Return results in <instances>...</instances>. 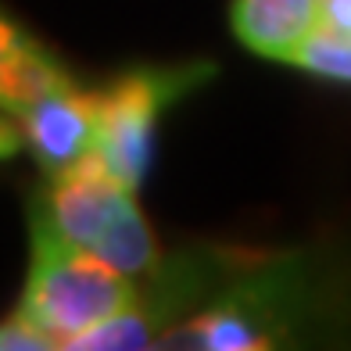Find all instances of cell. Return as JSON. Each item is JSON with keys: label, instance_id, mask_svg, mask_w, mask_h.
<instances>
[{"label": "cell", "instance_id": "cell-2", "mask_svg": "<svg viewBox=\"0 0 351 351\" xmlns=\"http://www.w3.org/2000/svg\"><path fill=\"white\" fill-rule=\"evenodd\" d=\"M29 241L33 254H29V276L19 308L33 315L58 341V348H69L86 330L136 305V280L65 241L36 204L29 212Z\"/></svg>", "mask_w": 351, "mask_h": 351}, {"label": "cell", "instance_id": "cell-9", "mask_svg": "<svg viewBox=\"0 0 351 351\" xmlns=\"http://www.w3.org/2000/svg\"><path fill=\"white\" fill-rule=\"evenodd\" d=\"M319 25L351 36V0H319Z\"/></svg>", "mask_w": 351, "mask_h": 351}, {"label": "cell", "instance_id": "cell-3", "mask_svg": "<svg viewBox=\"0 0 351 351\" xmlns=\"http://www.w3.org/2000/svg\"><path fill=\"white\" fill-rule=\"evenodd\" d=\"M212 75V65H180V69H136L111 79L97 90L101 122L93 154L101 165L119 176L125 186H140L154 154V130L165 108L201 86Z\"/></svg>", "mask_w": 351, "mask_h": 351}, {"label": "cell", "instance_id": "cell-4", "mask_svg": "<svg viewBox=\"0 0 351 351\" xmlns=\"http://www.w3.org/2000/svg\"><path fill=\"white\" fill-rule=\"evenodd\" d=\"M101 104L97 90H79L75 83L47 93L22 115L25 143L43 172H61L93 154L97 147Z\"/></svg>", "mask_w": 351, "mask_h": 351}, {"label": "cell", "instance_id": "cell-7", "mask_svg": "<svg viewBox=\"0 0 351 351\" xmlns=\"http://www.w3.org/2000/svg\"><path fill=\"white\" fill-rule=\"evenodd\" d=\"M287 61L298 65V69H305V72H312V75L351 83V36L315 25L312 33L291 51Z\"/></svg>", "mask_w": 351, "mask_h": 351}, {"label": "cell", "instance_id": "cell-1", "mask_svg": "<svg viewBox=\"0 0 351 351\" xmlns=\"http://www.w3.org/2000/svg\"><path fill=\"white\" fill-rule=\"evenodd\" d=\"M133 194V186L90 154L61 172H47V186L33 204L65 241L97 254L119 273L143 280L158 269L162 251Z\"/></svg>", "mask_w": 351, "mask_h": 351}, {"label": "cell", "instance_id": "cell-8", "mask_svg": "<svg viewBox=\"0 0 351 351\" xmlns=\"http://www.w3.org/2000/svg\"><path fill=\"white\" fill-rule=\"evenodd\" d=\"M51 348H58V341L22 308L0 319V351H51Z\"/></svg>", "mask_w": 351, "mask_h": 351}, {"label": "cell", "instance_id": "cell-10", "mask_svg": "<svg viewBox=\"0 0 351 351\" xmlns=\"http://www.w3.org/2000/svg\"><path fill=\"white\" fill-rule=\"evenodd\" d=\"M14 119L19 115H11V111L0 108V162H4V158H14L25 147V130Z\"/></svg>", "mask_w": 351, "mask_h": 351}, {"label": "cell", "instance_id": "cell-5", "mask_svg": "<svg viewBox=\"0 0 351 351\" xmlns=\"http://www.w3.org/2000/svg\"><path fill=\"white\" fill-rule=\"evenodd\" d=\"M69 83L65 65L0 11V108L22 119L36 101Z\"/></svg>", "mask_w": 351, "mask_h": 351}, {"label": "cell", "instance_id": "cell-6", "mask_svg": "<svg viewBox=\"0 0 351 351\" xmlns=\"http://www.w3.org/2000/svg\"><path fill=\"white\" fill-rule=\"evenodd\" d=\"M230 25L247 51L287 61L319 25V0H233Z\"/></svg>", "mask_w": 351, "mask_h": 351}]
</instances>
